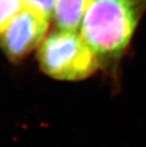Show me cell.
Listing matches in <instances>:
<instances>
[{"label":"cell","mask_w":146,"mask_h":147,"mask_svg":"<svg viewBox=\"0 0 146 147\" xmlns=\"http://www.w3.org/2000/svg\"><path fill=\"white\" fill-rule=\"evenodd\" d=\"M146 12V0H91L80 35L102 63L116 64Z\"/></svg>","instance_id":"obj_1"},{"label":"cell","mask_w":146,"mask_h":147,"mask_svg":"<svg viewBox=\"0 0 146 147\" xmlns=\"http://www.w3.org/2000/svg\"><path fill=\"white\" fill-rule=\"evenodd\" d=\"M37 57L42 70L58 80L85 79L101 65L79 32L60 30L44 39L38 48Z\"/></svg>","instance_id":"obj_2"},{"label":"cell","mask_w":146,"mask_h":147,"mask_svg":"<svg viewBox=\"0 0 146 147\" xmlns=\"http://www.w3.org/2000/svg\"><path fill=\"white\" fill-rule=\"evenodd\" d=\"M48 21L23 8L0 30V48L11 60H19L41 45Z\"/></svg>","instance_id":"obj_3"},{"label":"cell","mask_w":146,"mask_h":147,"mask_svg":"<svg viewBox=\"0 0 146 147\" xmlns=\"http://www.w3.org/2000/svg\"><path fill=\"white\" fill-rule=\"evenodd\" d=\"M91 0H55L54 20L58 30L79 32Z\"/></svg>","instance_id":"obj_4"},{"label":"cell","mask_w":146,"mask_h":147,"mask_svg":"<svg viewBox=\"0 0 146 147\" xmlns=\"http://www.w3.org/2000/svg\"><path fill=\"white\" fill-rule=\"evenodd\" d=\"M24 8L29 9L46 21L51 19L54 13L55 0H21Z\"/></svg>","instance_id":"obj_5"},{"label":"cell","mask_w":146,"mask_h":147,"mask_svg":"<svg viewBox=\"0 0 146 147\" xmlns=\"http://www.w3.org/2000/svg\"><path fill=\"white\" fill-rule=\"evenodd\" d=\"M23 8L21 0H0V30Z\"/></svg>","instance_id":"obj_6"}]
</instances>
